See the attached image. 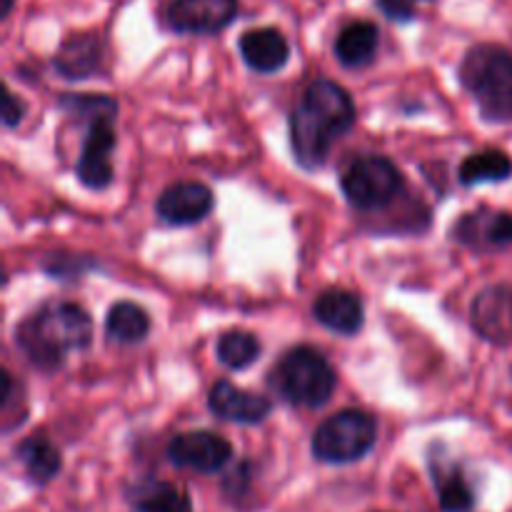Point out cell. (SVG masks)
<instances>
[{
	"label": "cell",
	"mask_w": 512,
	"mask_h": 512,
	"mask_svg": "<svg viewBox=\"0 0 512 512\" xmlns=\"http://www.w3.org/2000/svg\"><path fill=\"white\" fill-rule=\"evenodd\" d=\"M25 115V103L20 98H15L13 90L5 88L3 95V125L5 128H15V125L23 120Z\"/></svg>",
	"instance_id": "cell-26"
},
{
	"label": "cell",
	"mask_w": 512,
	"mask_h": 512,
	"mask_svg": "<svg viewBox=\"0 0 512 512\" xmlns=\"http://www.w3.org/2000/svg\"><path fill=\"white\" fill-rule=\"evenodd\" d=\"M213 190L195 180H180L158 195L155 213L168 225H193L208 218L213 210Z\"/></svg>",
	"instance_id": "cell-11"
},
{
	"label": "cell",
	"mask_w": 512,
	"mask_h": 512,
	"mask_svg": "<svg viewBox=\"0 0 512 512\" xmlns=\"http://www.w3.org/2000/svg\"><path fill=\"white\" fill-rule=\"evenodd\" d=\"M313 315L323 328L333 330V333L358 335L365 325V308L363 300L355 293L343 288H328L315 298Z\"/></svg>",
	"instance_id": "cell-14"
},
{
	"label": "cell",
	"mask_w": 512,
	"mask_h": 512,
	"mask_svg": "<svg viewBox=\"0 0 512 512\" xmlns=\"http://www.w3.org/2000/svg\"><path fill=\"white\" fill-rule=\"evenodd\" d=\"M240 55L255 73H278L288 65L290 43L278 28H253L240 38Z\"/></svg>",
	"instance_id": "cell-15"
},
{
	"label": "cell",
	"mask_w": 512,
	"mask_h": 512,
	"mask_svg": "<svg viewBox=\"0 0 512 512\" xmlns=\"http://www.w3.org/2000/svg\"><path fill=\"white\" fill-rule=\"evenodd\" d=\"M378 438V423L370 413L345 408L320 423L313 435V455L320 463L345 465L355 463L370 453Z\"/></svg>",
	"instance_id": "cell-6"
},
{
	"label": "cell",
	"mask_w": 512,
	"mask_h": 512,
	"mask_svg": "<svg viewBox=\"0 0 512 512\" xmlns=\"http://www.w3.org/2000/svg\"><path fill=\"white\" fill-rule=\"evenodd\" d=\"M428 3H430V0H428Z\"/></svg>",
	"instance_id": "cell-28"
},
{
	"label": "cell",
	"mask_w": 512,
	"mask_h": 512,
	"mask_svg": "<svg viewBox=\"0 0 512 512\" xmlns=\"http://www.w3.org/2000/svg\"><path fill=\"white\" fill-rule=\"evenodd\" d=\"M130 503L138 512H193V503L170 483H145L135 488Z\"/></svg>",
	"instance_id": "cell-21"
},
{
	"label": "cell",
	"mask_w": 512,
	"mask_h": 512,
	"mask_svg": "<svg viewBox=\"0 0 512 512\" xmlns=\"http://www.w3.org/2000/svg\"><path fill=\"white\" fill-rule=\"evenodd\" d=\"M460 83L473 95L480 113L495 123H512V53L483 43L465 53Z\"/></svg>",
	"instance_id": "cell-4"
},
{
	"label": "cell",
	"mask_w": 512,
	"mask_h": 512,
	"mask_svg": "<svg viewBox=\"0 0 512 512\" xmlns=\"http://www.w3.org/2000/svg\"><path fill=\"white\" fill-rule=\"evenodd\" d=\"M18 455V463L25 468V475L33 480L35 485H45L60 473L63 468V458H60V450L50 443L45 435H30L15 450Z\"/></svg>",
	"instance_id": "cell-18"
},
{
	"label": "cell",
	"mask_w": 512,
	"mask_h": 512,
	"mask_svg": "<svg viewBox=\"0 0 512 512\" xmlns=\"http://www.w3.org/2000/svg\"><path fill=\"white\" fill-rule=\"evenodd\" d=\"M383 15L395 23H410L415 18V5L413 0H375Z\"/></svg>",
	"instance_id": "cell-25"
},
{
	"label": "cell",
	"mask_w": 512,
	"mask_h": 512,
	"mask_svg": "<svg viewBox=\"0 0 512 512\" xmlns=\"http://www.w3.org/2000/svg\"><path fill=\"white\" fill-rule=\"evenodd\" d=\"M380 45L378 25L370 20H353L335 38V58L345 68H365L375 60Z\"/></svg>",
	"instance_id": "cell-17"
},
{
	"label": "cell",
	"mask_w": 512,
	"mask_h": 512,
	"mask_svg": "<svg viewBox=\"0 0 512 512\" xmlns=\"http://www.w3.org/2000/svg\"><path fill=\"white\" fill-rule=\"evenodd\" d=\"M208 408L213 410L218 418L230 420V423L258 425L273 413V400L265 398V395L238 388V385H233L230 380H218V383L210 388Z\"/></svg>",
	"instance_id": "cell-12"
},
{
	"label": "cell",
	"mask_w": 512,
	"mask_h": 512,
	"mask_svg": "<svg viewBox=\"0 0 512 512\" xmlns=\"http://www.w3.org/2000/svg\"><path fill=\"white\" fill-rule=\"evenodd\" d=\"M105 333H108V338L115 340V343H140V340L148 338L150 318L140 305L123 300V303H115L113 308H110L108 318H105Z\"/></svg>",
	"instance_id": "cell-20"
},
{
	"label": "cell",
	"mask_w": 512,
	"mask_h": 512,
	"mask_svg": "<svg viewBox=\"0 0 512 512\" xmlns=\"http://www.w3.org/2000/svg\"><path fill=\"white\" fill-rule=\"evenodd\" d=\"M438 483V500L443 512H470L475 508V493L460 468H433Z\"/></svg>",
	"instance_id": "cell-22"
},
{
	"label": "cell",
	"mask_w": 512,
	"mask_h": 512,
	"mask_svg": "<svg viewBox=\"0 0 512 512\" xmlns=\"http://www.w3.org/2000/svg\"><path fill=\"white\" fill-rule=\"evenodd\" d=\"M105 45L95 33H75L65 40L53 58L55 73L65 80H88L103 70Z\"/></svg>",
	"instance_id": "cell-13"
},
{
	"label": "cell",
	"mask_w": 512,
	"mask_h": 512,
	"mask_svg": "<svg viewBox=\"0 0 512 512\" xmlns=\"http://www.w3.org/2000/svg\"><path fill=\"white\" fill-rule=\"evenodd\" d=\"M512 175V160L508 153L498 148H485L480 153H473L463 160L458 170V178L463 185H480V183H500Z\"/></svg>",
	"instance_id": "cell-19"
},
{
	"label": "cell",
	"mask_w": 512,
	"mask_h": 512,
	"mask_svg": "<svg viewBox=\"0 0 512 512\" xmlns=\"http://www.w3.org/2000/svg\"><path fill=\"white\" fill-rule=\"evenodd\" d=\"M95 260L90 258H73V255H55L53 263H45L53 278H68V275H83L85 268H93Z\"/></svg>",
	"instance_id": "cell-24"
},
{
	"label": "cell",
	"mask_w": 512,
	"mask_h": 512,
	"mask_svg": "<svg viewBox=\"0 0 512 512\" xmlns=\"http://www.w3.org/2000/svg\"><path fill=\"white\" fill-rule=\"evenodd\" d=\"M238 15V0H173L165 10V23L173 33L215 35Z\"/></svg>",
	"instance_id": "cell-9"
},
{
	"label": "cell",
	"mask_w": 512,
	"mask_h": 512,
	"mask_svg": "<svg viewBox=\"0 0 512 512\" xmlns=\"http://www.w3.org/2000/svg\"><path fill=\"white\" fill-rule=\"evenodd\" d=\"M355 125V103L335 80L318 78L290 115V145L303 168L315 170L328 160L330 148Z\"/></svg>",
	"instance_id": "cell-1"
},
{
	"label": "cell",
	"mask_w": 512,
	"mask_h": 512,
	"mask_svg": "<svg viewBox=\"0 0 512 512\" xmlns=\"http://www.w3.org/2000/svg\"><path fill=\"white\" fill-rule=\"evenodd\" d=\"M470 325L483 340L493 345L512 343V288L488 285L470 305Z\"/></svg>",
	"instance_id": "cell-10"
},
{
	"label": "cell",
	"mask_w": 512,
	"mask_h": 512,
	"mask_svg": "<svg viewBox=\"0 0 512 512\" xmlns=\"http://www.w3.org/2000/svg\"><path fill=\"white\" fill-rule=\"evenodd\" d=\"M58 105L68 115L83 118L88 123L78 165H75L78 180L90 190L108 188L113 183V150L118 145V138H115L118 103L108 95L68 93L60 98Z\"/></svg>",
	"instance_id": "cell-3"
},
{
	"label": "cell",
	"mask_w": 512,
	"mask_h": 512,
	"mask_svg": "<svg viewBox=\"0 0 512 512\" xmlns=\"http://www.w3.org/2000/svg\"><path fill=\"white\" fill-rule=\"evenodd\" d=\"M270 388L295 408H323L338 388V375L313 345L290 348L270 370Z\"/></svg>",
	"instance_id": "cell-5"
},
{
	"label": "cell",
	"mask_w": 512,
	"mask_h": 512,
	"mask_svg": "<svg viewBox=\"0 0 512 512\" xmlns=\"http://www.w3.org/2000/svg\"><path fill=\"white\" fill-rule=\"evenodd\" d=\"M403 173L383 155H363L348 165L340 178L345 198L358 210H380L393 203L403 190Z\"/></svg>",
	"instance_id": "cell-7"
},
{
	"label": "cell",
	"mask_w": 512,
	"mask_h": 512,
	"mask_svg": "<svg viewBox=\"0 0 512 512\" xmlns=\"http://www.w3.org/2000/svg\"><path fill=\"white\" fill-rule=\"evenodd\" d=\"M170 463L195 473H220L233 458V445L210 430L180 433L168 445Z\"/></svg>",
	"instance_id": "cell-8"
},
{
	"label": "cell",
	"mask_w": 512,
	"mask_h": 512,
	"mask_svg": "<svg viewBox=\"0 0 512 512\" xmlns=\"http://www.w3.org/2000/svg\"><path fill=\"white\" fill-rule=\"evenodd\" d=\"M10 8H13V0H3V18H8V13H10Z\"/></svg>",
	"instance_id": "cell-27"
},
{
	"label": "cell",
	"mask_w": 512,
	"mask_h": 512,
	"mask_svg": "<svg viewBox=\"0 0 512 512\" xmlns=\"http://www.w3.org/2000/svg\"><path fill=\"white\" fill-rule=\"evenodd\" d=\"M260 358V340L248 330H228L218 340V360L228 370H245Z\"/></svg>",
	"instance_id": "cell-23"
},
{
	"label": "cell",
	"mask_w": 512,
	"mask_h": 512,
	"mask_svg": "<svg viewBox=\"0 0 512 512\" xmlns=\"http://www.w3.org/2000/svg\"><path fill=\"white\" fill-rule=\"evenodd\" d=\"M453 233L470 248H503L512 243V215L498 210H475L455 225Z\"/></svg>",
	"instance_id": "cell-16"
},
{
	"label": "cell",
	"mask_w": 512,
	"mask_h": 512,
	"mask_svg": "<svg viewBox=\"0 0 512 512\" xmlns=\"http://www.w3.org/2000/svg\"><path fill=\"white\" fill-rule=\"evenodd\" d=\"M93 340V318L75 303H45L15 330V343L33 365L58 370L68 353L85 350Z\"/></svg>",
	"instance_id": "cell-2"
}]
</instances>
